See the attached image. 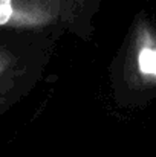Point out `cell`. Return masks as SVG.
Here are the masks:
<instances>
[{
	"label": "cell",
	"instance_id": "2",
	"mask_svg": "<svg viewBox=\"0 0 156 157\" xmlns=\"http://www.w3.org/2000/svg\"><path fill=\"white\" fill-rule=\"evenodd\" d=\"M14 67H15V59L8 52L0 51V96L11 82Z\"/></svg>",
	"mask_w": 156,
	"mask_h": 157
},
{
	"label": "cell",
	"instance_id": "1",
	"mask_svg": "<svg viewBox=\"0 0 156 157\" xmlns=\"http://www.w3.org/2000/svg\"><path fill=\"white\" fill-rule=\"evenodd\" d=\"M126 73L130 86L142 90L156 89V28L141 17L130 40Z\"/></svg>",
	"mask_w": 156,
	"mask_h": 157
}]
</instances>
